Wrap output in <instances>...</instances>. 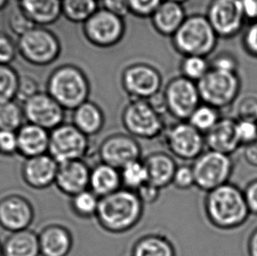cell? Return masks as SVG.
I'll return each instance as SVG.
<instances>
[{
	"label": "cell",
	"instance_id": "7bdbcfd3",
	"mask_svg": "<svg viewBox=\"0 0 257 256\" xmlns=\"http://www.w3.org/2000/svg\"><path fill=\"white\" fill-rule=\"evenodd\" d=\"M18 153L17 132L0 130V154L13 156Z\"/></svg>",
	"mask_w": 257,
	"mask_h": 256
},
{
	"label": "cell",
	"instance_id": "b9f144b4",
	"mask_svg": "<svg viewBox=\"0 0 257 256\" xmlns=\"http://www.w3.org/2000/svg\"><path fill=\"white\" fill-rule=\"evenodd\" d=\"M18 47L9 35L0 33V64L10 65L17 55Z\"/></svg>",
	"mask_w": 257,
	"mask_h": 256
},
{
	"label": "cell",
	"instance_id": "52a82bcc",
	"mask_svg": "<svg viewBox=\"0 0 257 256\" xmlns=\"http://www.w3.org/2000/svg\"><path fill=\"white\" fill-rule=\"evenodd\" d=\"M195 186L205 193L229 183L234 170L232 156L206 149L191 164Z\"/></svg>",
	"mask_w": 257,
	"mask_h": 256
},
{
	"label": "cell",
	"instance_id": "11a10c76",
	"mask_svg": "<svg viewBox=\"0 0 257 256\" xmlns=\"http://www.w3.org/2000/svg\"><path fill=\"white\" fill-rule=\"evenodd\" d=\"M168 1H172L175 3L181 4V5H184V3H186L188 0H168Z\"/></svg>",
	"mask_w": 257,
	"mask_h": 256
},
{
	"label": "cell",
	"instance_id": "1f68e13d",
	"mask_svg": "<svg viewBox=\"0 0 257 256\" xmlns=\"http://www.w3.org/2000/svg\"><path fill=\"white\" fill-rule=\"evenodd\" d=\"M99 199L97 195L88 189L70 197V210L77 218L83 219L95 218Z\"/></svg>",
	"mask_w": 257,
	"mask_h": 256
},
{
	"label": "cell",
	"instance_id": "d4e9b609",
	"mask_svg": "<svg viewBox=\"0 0 257 256\" xmlns=\"http://www.w3.org/2000/svg\"><path fill=\"white\" fill-rule=\"evenodd\" d=\"M19 6L37 27L55 24L62 14V0H20Z\"/></svg>",
	"mask_w": 257,
	"mask_h": 256
},
{
	"label": "cell",
	"instance_id": "d6986e66",
	"mask_svg": "<svg viewBox=\"0 0 257 256\" xmlns=\"http://www.w3.org/2000/svg\"><path fill=\"white\" fill-rule=\"evenodd\" d=\"M59 163L49 154L25 160L21 174L25 183L35 190H45L56 182Z\"/></svg>",
	"mask_w": 257,
	"mask_h": 256
},
{
	"label": "cell",
	"instance_id": "bcb514c9",
	"mask_svg": "<svg viewBox=\"0 0 257 256\" xmlns=\"http://www.w3.org/2000/svg\"><path fill=\"white\" fill-rule=\"evenodd\" d=\"M243 194L250 214L257 215V178L247 183L244 188Z\"/></svg>",
	"mask_w": 257,
	"mask_h": 256
},
{
	"label": "cell",
	"instance_id": "ba28073f",
	"mask_svg": "<svg viewBox=\"0 0 257 256\" xmlns=\"http://www.w3.org/2000/svg\"><path fill=\"white\" fill-rule=\"evenodd\" d=\"M90 151V138L71 122H64L49 135V155L57 163L84 160Z\"/></svg>",
	"mask_w": 257,
	"mask_h": 256
},
{
	"label": "cell",
	"instance_id": "9f6ffc18",
	"mask_svg": "<svg viewBox=\"0 0 257 256\" xmlns=\"http://www.w3.org/2000/svg\"><path fill=\"white\" fill-rule=\"evenodd\" d=\"M0 256H3V244L0 242Z\"/></svg>",
	"mask_w": 257,
	"mask_h": 256
},
{
	"label": "cell",
	"instance_id": "8992f818",
	"mask_svg": "<svg viewBox=\"0 0 257 256\" xmlns=\"http://www.w3.org/2000/svg\"><path fill=\"white\" fill-rule=\"evenodd\" d=\"M18 51L33 65L45 67L55 63L62 52L59 38L44 27H35L19 37Z\"/></svg>",
	"mask_w": 257,
	"mask_h": 256
},
{
	"label": "cell",
	"instance_id": "d590c367",
	"mask_svg": "<svg viewBox=\"0 0 257 256\" xmlns=\"http://www.w3.org/2000/svg\"><path fill=\"white\" fill-rule=\"evenodd\" d=\"M209 70L208 63L203 56H184L181 61V76L195 83L202 79Z\"/></svg>",
	"mask_w": 257,
	"mask_h": 256
},
{
	"label": "cell",
	"instance_id": "836d02e7",
	"mask_svg": "<svg viewBox=\"0 0 257 256\" xmlns=\"http://www.w3.org/2000/svg\"><path fill=\"white\" fill-rule=\"evenodd\" d=\"M23 107L17 101L0 104V130L17 132L24 125Z\"/></svg>",
	"mask_w": 257,
	"mask_h": 256
},
{
	"label": "cell",
	"instance_id": "5bb4252c",
	"mask_svg": "<svg viewBox=\"0 0 257 256\" xmlns=\"http://www.w3.org/2000/svg\"><path fill=\"white\" fill-rule=\"evenodd\" d=\"M97 154L101 163L120 170L126 164L142 159L143 149L138 140L127 133H115L102 140Z\"/></svg>",
	"mask_w": 257,
	"mask_h": 256
},
{
	"label": "cell",
	"instance_id": "5b68a950",
	"mask_svg": "<svg viewBox=\"0 0 257 256\" xmlns=\"http://www.w3.org/2000/svg\"><path fill=\"white\" fill-rule=\"evenodd\" d=\"M122 125L133 137L153 140L164 135L166 129L164 115L161 114L148 100L131 99L121 113Z\"/></svg>",
	"mask_w": 257,
	"mask_h": 256
},
{
	"label": "cell",
	"instance_id": "f5cc1de1",
	"mask_svg": "<svg viewBox=\"0 0 257 256\" xmlns=\"http://www.w3.org/2000/svg\"><path fill=\"white\" fill-rule=\"evenodd\" d=\"M247 252L248 256H257V227L248 236Z\"/></svg>",
	"mask_w": 257,
	"mask_h": 256
},
{
	"label": "cell",
	"instance_id": "8d00e7d4",
	"mask_svg": "<svg viewBox=\"0 0 257 256\" xmlns=\"http://www.w3.org/2000/svg\"><path fill=\"white\" fill-rule=\"evenodd\" d=\"M8 23L11 30L19 37L36 27L33 23V21L27 16V14L22 11L20 6H18L11 12Z\"/></svg>",
	"mask_w": 257,
	"mask_h": 256
},
{
	"label": "cell",
	"instance_id": "484cf974",
	"mask_svg": "<svg viewBox=\"0 0 257 256\" xmlns=\"http://www.w3.org/2000/svg\"><path fill=\"white\" fill-rule=\"evenodd\" d=\"M122 188L119 170L104 163L90 167L89 190L97 197H105Z\"/></svg>",
	"mask_w": 257,
	"mask_h": 256
},
{
	"label": "cell",
	"instance_id": "4316f807",
	"mask_svg": "<svg viewBox=\"0 0 257 256\" xmlns=\"http://www.w3.org/2000/svg\"><path fill=\"white\" fill-rule=\"evenodd\" d=\"M71 123L90 138L103 130L105 117L99 105L88 100L74 110Z\"/></svg>",
	"mask_w": 257,
	"mask_h": 256
},
{
	"label": "cell",
	"instance_id": "ab89813d",
	"mask_svg": "<svg viewBox=\"0 0 257 256\" xmlns=\"http://www.w3.org/2000/svg\"><path fill=\"white\" fill-rule=\"evenodd\" d=\"M164 0H127L130 14L136 17L150 18Z\"/></svg>",
	"mask_w": 257,
	"mask_h": 256
},
{
	"label": "cell",
	"instance_id": "f6af8a7d",
	"mask_svg": "<svg viewBox=\"0 0 257 256\" xmlns=\"http://www.w3.org/2000/svg\"><path fill=\"white\" fill-rule=\"evenodd\" d=\"M161 191L162 190L159 188L154 186L150 183H147L136 192L138 195L140 200L143 202L144 205H146V204H155L160 197Z\"/></svg>",
	"mask_w": 257,
	"mask_h": 256
},
{
	"label": "cell",
	"instance_id": "f546056e",
	"mask_svg": "<svg viewBox=\"0 0 257 256\" xmlns=\"http://www.w3.org/2000/svg\"><path fill=\"white\" fill-rule=\"evenodd\" d=\"M98 8L97 0H62L63 16L76 24H84Z\"/></svg>",
	"mask_w": 257,
	"mask_h": 256
},
{
	"label": "cell",
	"instance_id": "816d5d0a",
	"mask_svg": "<svg viewBox=\"0 0 257 256\" xmlns=\"http://www.w3.org/2000/svg\"><path fill=\"white\" fill-rule=\"evenodd\" d=\"M246 42L248 49L257 54V22L254 23L246 35Z\"/></svg>",
	"mask_w": 257,
	"mask_h": 256
},
{
	"label": "cell",
	"instance_id": "60d3db41",
	"mask_svg": "<svg viewBox=\"0 0 257 256\" xmlns=\"http://www.w3.org/2000/svg\"><path fill=\"white\" fill-rule=\"evenodd\" d=\"M39 87L40 86L37 80L33 78L32 76L28 75L20 76L16 100L20 101L21 103L24 104L26 101H28L36 94L41 92Z\"/></svg>",
	"mask_w": 257,
	"mask_h": 256
},
{
	"label": "cell",
	"instance_id": "9c48e42d",
	"mask_svg": "<svg viewBox=\"0 0 257 256\" xmlns=\"http://www.w3.org/2000/svg\"><path fill=\"white\" fill-rule=\"evenodd\" d=\"M163 136L171 156L184 162H193L206 148L205 135L188 121H177L166 127Z\"/></svg>",
	"mask_w": 257,
	"mask_h": 256
},
{
	"label": "cell",
	"instance_id": "83f0119b",
	"mask_svg": "<svg viewBox=\"0 0 257 256\" xmlns=\"http://www.w3.org/2000/svg\"><path fill=\"white\" fill-rule=\"evenodd\" d=\"M38 233L30 229L12 232L3 244V256H40Z\"/></svg>",
	"mask_w": 257,
	"mask_h": 256
},
{
	"label": "cell",
	"instance_id": "44dd1931",
	"mask_svg": "<svg viewBox=\"0 0 257 256\" xmlns=\"http://www.w3.org/2000/svg\"><path fill=\"white\" fill-rule=\"evenodd\" d=\"M143 160L146 166L150 184L161 190L172 184L178 164L170 153L154 151L147 155Z\"/></svg>",
	"mask_w": 257,
	"mask_h": 256
},
{
	"label": "cell",
	"instance_id": "8fae6325",
	"mask_svg": "<svg viewBox=\"0 0 257 256\" xmlns=\"http://www.w3.org/2000/svg\"><path fill=\"white\" fill-rule=\"evenodd\" d=\"M164 95L168 113L177 121H187L201 101L197 83L181 75L170 80Z\"/></svg>",
	"mask_w": 257,
	"mask_h": 256
},
{
	"label": "cell",
	"instance_id": "681fc988",
	"mask_svg": "<svg viewBox=\"0 0 257 256\" xmlns=\"http://www.w3.org/2000/svg\"><path fill=\"white\" fill-rule=\"evenodd\" d=\"M243 156L250 166L257 167V141L244 147Z\"/></svg>",
	"mask_w": 257,
	"mask_h": 256
},
{
	"label": "cell",
	"instance_id": "ee69618b",
	"mask_svg": "<svg viewBox=\"0 0 257 256\" xmlns=\"http://www.w3.org/2000/svg\"><path fill=\"white\" fill-rule=\"evenodd\" d=\"M101 8L122 19L130 14L127 0H101Z\"/></svg>",
	"mask_w": 257,
	"mask_h": 256
},
{
	"label": "cell",
	"instance_id": "7c38bea8",
	"mask_svg": "<svg viewBox=\"0 0 257 256\" xmlns=\"http://www.w3.org/2000/svg\"><path fill=\"white\" fill-rule=\"evenodd\" d=\"M163 83L160 71L149 63H134L121 74L122 87L131 99H150L163 90Z\"/></svg>",
	"mask_w": 257,
	"mask_h": 256
},
{
	"label": "cell",
	"instance_id": "2e32d148",
	"mask_svg": "<svg viewBox=\"0 0 257 256\" xmlns=\"http://www.w3.org/2000/svg\"><path fill=\"white\" fill-rule=\"evenodd\" d=\"M35 218V209L28 198L11 194L0 199V226L11 232L29 228Z\"/></svg>",
	"mask_w": 257,
	"mask_h": 256
},
{
	"label": "cell",
	"instance_id": "277c9868",
	"mask_svg": "<svg viewBox=\"0 0 257 256\" xmlns=\"http://www.w3.org/2000/svg\"><path fill=\"white\" fill-rule=\"evenodd\" d=\"M171 40L174 49L182 56L205 57L215 48L217 34L207 18L194 14L187 16Z\"/></svg>",
	"mask_w": 257,
	"mask_h": 256
},
{
	"label": "cell",
	"instance_id": "f1b7e54d",
	"mask_svg": "<svg viewBox=\"0 0 257 256\" xmlns=\"http://www.w3.org/2000/svg\"><path fill=\"white\" fill-rule=\"evenodd\" d=\"M131 256H177V251L167 236L149 233L134 243Z\"/></svg>",
	"mask_w": 257,
	"mask_h": 256
},
{
	"label": "cell",
	"instance_id": "db71d44e",
	"mask_svg": "<svg viewBox=\"0 0 257 256\" xmlns=\"http://www.w3.org/2000/svg\"><path fill=\"white\" fill-rule=\"evenodd\" d=\"M7 3H8V0H0V10H2L3 8H5Z\"/></svg>",
	"mask_w": 257,
	"mask_h": 256
},
{
	"label": "cell",
	"instance_id": "7a4b0ae2",
	"mask_svg": "<svg viewBox=\"0 0 257 256\" xmlns=\"http://www.w3.org/2000/svg\"><path fill=\"white\" fill-rule=\"evenodd\" d=\"M144 206L136 192L121 188L114 193L101 197L95 218L105 232L121 234L139 224Z\"/></svg>",
	"mask_w": 257,
	"mask_h": 256
},
{
	"label": "cell",
	"instance_id": "603a6c76",
	"mask_svg": "<svg viewBox=\"0 0 257 256\" xmlns=\"http://www.w3.org/2000/svg\"><path fill=\"white\" fill-rule=\"evenodd\" d=\"M186 18L184 5L164 0L150 19L153 28L158 34L172 37Z\"/></svg>",
	"mask_w": 257,
	"mask_h": 256
},
{
	"label": "cell",
	"instance_id": "30bf717a",
	"mask_svg": "<svg viewBox=\"0 0 257 256\" xmlns=\"http://www.w3.org/2000/svg\"><path fill=\"white\" fill-rule=\"evenodd\" d=\"M83 33L91 45L108 49L121 42L125 33V21L100 7L83 24Z\"/></svg>",
	"mask_w": 257,
	"mask_h": 256
},
{
	"label": "cell",
	"instance_id": "6da1fadb",
	"mask_svg": "<svg viewBox=\"0 0 257 256\" xmlns=\"http://www.w3.org/2000/svg\"><path fill=\"white\" fill-rule=\"evenodd\" d=\"M204 211L209 223L223 231L239 228L250 216L243 190L231 183L206 192Z\"/></svg>",
	"mask_w": 257,
	"mask_h": 256
},
{
	"label": "cell",
	"instance_id": "e575fe53",
	"mask_svg": "<svg viewBox=\"0 0 257 256\" xmlns=\"http://www.w3.org/2000/svg\"><path fill=\"white\" fill-rule=\"evenodd\" d=\"M20 76L10 65L0 64V104L16 100Z\"/></svg>",
	"mask_w": 257,
	"mask_h": 256
},
{
	"label": "cell",
	"instance_id": "ffe728a7",
	"mask_svg": "<svg viewBox=\"0 0 257 256\" xmlns=\"http://www.w3.org/2000/svg\"><path fill=\"white\" fill-rule=\"evenodd\" d=\"M38 237L42 256H68L73 249V234L62 224L47 225Z\"/></svg>",
	"mask_w": 257,
	"mask_h": 256
},
{
	"label": "cell",
	"instance_id": "74e56055",
	"mask_svg": "<svg viewBox=\"0 0 257 256\" xmlns=\"http://www.w3.org/2000/svg\"><path fill=\"white\" fill-rule=\"evenodd\" d=\"M235 134L241 146L249 145L257 141V122L245 119L235 120Z\"/></svg>",
	"mask_w": 257,
	"mask_h": 256
},
{
	"label": "cell",
	"instance_id": "4fadbf2b",
	"mask_svg": "<svg viewBox=\"0 0 257 256\" xmlns=\"http://www.w3.org/2000/svg\"><path fill=\"white\" fill-rule=\"evenodd\" d=\"M197 86L204 104L219 110L231 104L235 98L239 82L233 73L212 69L198 81Z\"/></svg>",
	"mask_w": 257,
	"mask_h": 256
},
{
	"label": "cell",
	"instance_id": "7dc6e473",
	"mask_svg": "<svg viewBox=\"0 0 257 256\" xmlns=\"http://www.w3.org/2000/svg\"><path fill=\"white\" fill-rule=\"evenodd\" d=\"M239 119L257 122V101L245 100L238 109Z\"/></svg>",
	"mask_w": 257,
	"mask_h": 256
},
{
	"label": "cell",
	"instance_id": "d6a6232c",
	"mask_svg": "<svg viewBox=\"0 0 257 256\" xmlns=\"http://www.w3.org/2000/svg\"><path fill=\"white\" fill-rule=\"evenodd\" d=\"M221 119L219 109L206 104H200L187 121L203 135H206Z\"/></svg>",
	"mask_w": 257,
	"mask_h": 256
},
{
	"label": "cell",
	"instance_id": "c3c4849f",
	"mask_svg": "<svg viewBox=\"0 0 257 256\" xmlns=\"http://www.w3.org/2000/svg\"><path fill=\"white\" fill-rule=\"evenodd\" d=\"M235 68V64L232 58L226 57V56H220L216 58L212 69H218V70H221V71H226V72L233 73Z\"/></svg>",
	"mask_w": 257,
	"mask_h": 256
},
{
	"label": "cell",
	"instance_id": "9a60e30c",
	"mask_svg": "<svg viewBox=\"0 0 257 256\" xmlns=\"http://www.w3.org/2000/svg\"><path fill=\"white\" fill-rule=\"evenodd\" d=\"M22 107L28 123L48 131H52L65 122L66 111L48 92H39L26 101Z\"/></svg>",
	"mask_w": 257,
	"mask_h": 256
},
{
	"label": "cell",
	"instance_id": "f907efd6",
	"mask_svg": "<svg viewBox=\"0 0 257 256\" xmlns=\"http://www.w3.org/2000/svg\"><path fill=\"white\" fill-rule=\"evenodd\" d=\"M244 15L248 18L257 17V0H240Z\"/></svg>",
	"mask_w": 257,
	"mask_h": 256
},
{
	"label": "cell",
	"instance_id": "7402d4cb",
	"mask_svg": "<svg viewBox=\"0 0 257 256\" xmlns=\"http://www.w3.org/2000/svg\"><path fill=\"white\" fill-rule=\"evenodd\" d=\"M49 135L44 128L25 123L17 131L18 153L26 159L48 154Z\"/></svg>",
	"mask_w": 257,
	"mask_h": 256
},
{
	"label": "cell",
	"instance_id": "3957f363",
	"mask_svg": "<svg viewBox=\"0 0 257 256\" xmlns=\"http://www.w3.org/2000/svg\"><path fill=\"white\" fill-rule=\"evenodd\" d=\"M47 92L65 110L72 111L89 100L90 85L84 70L74 64L54 69L47 83Z\"/></svg>",
	"mask_w": 257,
	"mask_h": 256
},
{
	"label": "cell",
	"instance_id": "ac0fdd59",
	"mask_svg": "<svg viewBox=\"0 0 257 256\" xmlns=\"http://www.w3.org/2000/svg\"><path fill=\"white\" fill-rule=\"evenodd\" d=\"M90 167L84 160L60 163L56 174V189L61 193L73 197L89 189Z\"/></svg>",
	"mask_w": 257,
	"mask_h": 256
},
{
	"label": "cell",
	"instance_id": "6f0895ef",
	"mask_svg": "<svg viewBox=\"0 0 257 256\" xmlns=\"http://www.w3.org/2000/svg\"><path fill=\"white\" fill-rule=\"evenodd\" d=\"M130 256H131V255H130Z\"/></svg>",
	"mask_w": 257,
	"mask_h": 256
},
{
	"label": "cell",
	"instance_id": "cb8c5ba5",
	"mask_svg": "<svg viewBox=\"0 0 257 256\" xmlns=\"http://www.w3.org/2000/svg\"><path fill=\"white\" fill-rule=\"evenodd\" d=\"M235 120L221 118L211 131L205 135V146L209 150L232 156L240 149L235 134Z\"/></svg>",
	"mask_w": 257,
	"mask_h": 256
},
{
	"label": "cell",
	"instance_id": "e0dca14e",
	"mask_svg": "<svg viewBox=\"0 0 257 256\" xmlns=\"http://www.w3.org/2000/svg\"><path fill=\"white\" fill-rule=\"evenodd\" d=\"M243 16L240 0H213L206 18L217 35L226 36L240 28Z\"/></svg>",
	"mask_w": 257,
	"mask_h": 256
},
{
	"label": "cell",
	"instance_id": "4dcf8cb0",
	"mask_svg": "<svg viewBox=\"0 0 257 256\" xmlns=\"http://www.w3.org/2000/svg\"><path fill=\"white\" fill-rule=\"evenodd\" d=\"M122 188L129 191H138L144 184L149 183L146 166L143 159L136 160L126 164L119 170Z\"/></svg>",
	"mask_w": 257,
	"mask_h": 256
},
{
	"label": "cell",
	"instance_id": "f35d334b",
	"mask_svg": "<svg viewBox=\"0 0 257 256\" xmlns=\"http://www.w3.org/2000/svg\"><path fill=\"white\" fill-rule=\"evenodd\" d=\"M172 184L180 191H187L194 187V173L191 164H180L177 166Z\"/></svg>",
	"mask_w": 257,
	"mask_h": 256
}]
</instances>
